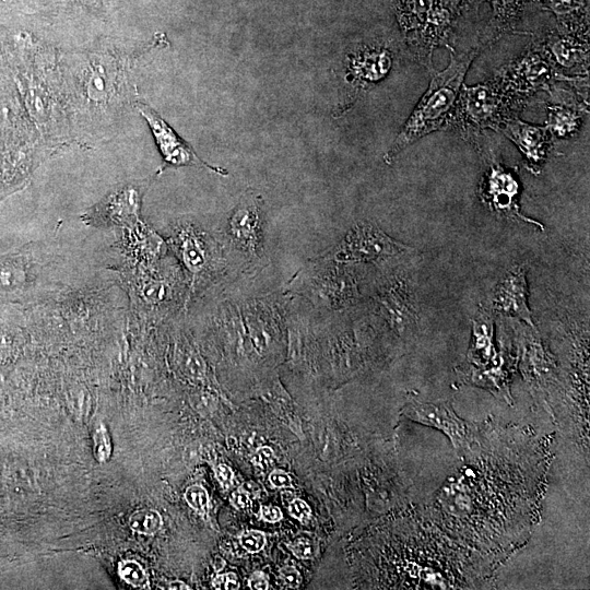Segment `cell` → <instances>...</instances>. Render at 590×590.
<instances>
[{"label": "cell", "instance_id": "6da1fadb", "mask_svg": "<svg viewBox=\"0 0 590 590\" xmlns=\"http://www.w3.org/2000/svg\"><path fill=\"white\" fill-rule=\"evenodd\" d=\"M477 54L479 49L465 54L451 50L449 64L446 69L434 73L425 94L385 154L384 160L387 164H391L402 151L417 140L448 127L465 74Z\"/></svg>", "mask_w": 590, "mask_h": 590}, {"label": "cell", "instance_id": "7a4b0ae2", "mask_svg": "<svg viewBox=\"0 0 590 590\" xmlns=\"http://www.w3.org/2000/svg\"><path fill=\"white\" fill-rule=\"evenodd\" d=\"M526 103L495 76L473 86L463 84L448 127L473 141L484 129L496 130L505 120L517 117Z\"/></svg>", "mask_w": 590, "mask_h": 590}, {"label": "cell", "instance_id": "3957f363", "mask_svg": "<svg viewBox=\"0 0 590 590\" xmlns=\"http://www.w3.org/2000/svg\"><path fill=\"white\" fill-rule=\"evenodd\" d=\"M511 94L528 101L542 90L548 91L555 82L571 81L576 76L563 75L553 63L540 39L532 42L527 49L494 75Z\"/></svg>", "mask_w": 590, "mask_h": 590}, {"label": "cell", "instance_id": "277c9868", "mask_svg": "<svg viewBox=\"0 0 590 590\" xmlns=\"http://www.w3.org/2000/svg\"><path fill=\"white\" fill-rule=\"evenodd\" d=\"M409 251L410 247L392 239L375 224L359 222L334 248L332 257L339 262H377Z\"/></svg>", "mask_w": 590, "mask_h": 590}, {"label": "cell", "instance_id": "5b68a950", "mask_svg": "<svg viewBox=\"0 0 590 590\" xmlns=\"http://www.w3.org/2000/svg\"><path fill=\"white\" fill-rule=\"evenodd\" d=\"M411 420L442 432L460 455H468L477 441L473 423L459 417L448 402H411L404 409Z\"/></svg>", "mask_w": 590, "mask_h": 590}, {"label": "cell", "instance_id": "8992f818", "mask_svg": "<svg viewBox=\"0 0 590 590\" xmlns=\"http://www.w3.org/2000/svg\"><path fill=\"white\" fill-rule=\"evenodd\" d=\"M479 194L482 202L496 214L543 229V225L539 222L521 214L518 204V180L510 170L495 160L487 163L480 181Z\"/></svg>", "mask_w": 590, "mask_h": 590}, {"label": "cell", "instance_id": "52a82bcc", "mask_svg": "<svg viewBox=\"0 0 590 590\" xmlns=\"http://www.w3.org/2000/svg\"><path fill=\"white\" fill-rule=\"evenodd\" d=\"M139 110L148 121L154 135L156 145L163 156L165 165L169 166H200L219 175H228L227 170L212 166L201 160L192 148L185 142L174 129L152 108L140 105Z\"/></svg>", "mask_w": 590, "mask_h": 590}, {"label": "cell", "instance_id": "ba28073f", "mask_svg": "<svg viewBox=\"0 0 590 590\" xmlns=\"http://www.w3.org/2000/svg\"><path fill=\"white\" fill-rule=\"evenodd\" d=\"M588 35L558 30L539 39L563 75L588 76Z\"/></svg>", "mask_w": 590, "mask_h": 590}, {"label": "cell", "instance_id": "9c48e42d", "mask_svg": "<svg viewBox=\"0 0 590 590\" xmlns=\"http://www.w3.org/2000/svg\"><path fill=\"white\" fill-rule=\"evenodd\" d=\"M496 131L515 143L532 173L540 172L552 150L554 138L546 126L532 125L514 117L505 120Z\"/></svg>", "mask_w": 590, "mask_h": 590}, {"label": "cell", "instance_id": "30bf717a", "mask_svg": "<svg viewBox=\"0 0 590 590\" xmlns=\"http://www.w3.org/2000/svg\"><path fill=\"white\" fill-rule=\"evenodd\" d=\"M527 267L514 264L497 283L492 298V308L497 314L515 316L531 328L534 322L527 302Z\"/></svg>", "mask_w": 590, "mask_h": 590}, {"label": "cell", "instance_id": "8fae6325", "mask_svg": "<svg viewBox=\"0 0 590 590\" xmlns=\"http://www.w3.org/2000/svg\"><path fill=\"white\" fill-rule=\"evenodd\" d=\"M548 91L556 102L546 108V128L553 137L569 138L575 135L581 126L588 102L577 101L566 90H562L564 95L559 94L555 84Z\"/></svg>", "mask_w": 590, "mask_h": 590}, {"label": "cell", "instance_id": "7c38bea8", "mask_svg": "<svg viewBox=\"0 0 590 590\" xmlns=\"http://www.w3.org/2000/svg\"><path fill=\"white\" fill-rule=\"evenodd\" d=\"M139 193L134 189H122L110 196L84 215V221L93 226H126L137 221Z\"/></svg>", "mask_w": 590, "mask_h": 590}, {"label": "cell", "instance_id": "4fadbf2b", "mask_svg": "<svg viewBox=\"0 0 590 590\" xmlns=\"http://www.w3.org/2000/svg\"><path fill=\"white\" fill-rule=\"evenodd\" d=\"M228 224L234 243L255 253L261 240V208L258 200L249 198L241 201L233 211Z\"/></svg>", "mask_w": 590, "mask_h": 590}, {"label": "cell", "instance_id": "5bb4252c", "mask_svg": "<svg viewBox=\"0 0 590 590\" xmlns=\"http://www.w3.org/2000/svg\"><path fill=\"white\" fill-rule=\"evenodd\" d=\"M392 55L387 47H365L351 59L350 74L355 85L366 88L381 81L390 71Z\"/></svg>", "mask_w": 590, "mask_h": 590}, {"label": "cell", "instance_id": "9a60e30c", "mask_svg": "<svg viewBox=\"0 0 590 590\" xmlns=\"http://www.w3.org/2000/svg\"><path fill=\"white\" fill-rule=\"evenodd\" d=\"M31 276V264L25 253L0 256V297L13 299L21 296Z\"/></svg>", "mask_w": 590, "mask_h": 590}, {"label": "cell", "instance_id": "2e32d148", "mask_svg": "<svg viewBox=\"0 0 590 590\" xmlns=\"http://www.w3.org/2000/svg\"><path fill=\"white\" fill-rule=\"evenodd\" d=\"M493 324V314L484 307H480L472 321V338L469 351L471 364L486 365L496 361L494 358Z\"/></svg>", "mask_w": 590, "mask_h": 590}, {"label": "cell", "instance_id": "e0dca14e", "mask_svg": "<svg viewBox=\"0 0 590 590\" xmlns=\"http://www.w3.org/2000/svg\"><path fill=\"white\" fill-rule=\"evenodd\" d=\"M562 32L589 34V0H541Z\"/></svg>", "mask_w": 590, "mask_h": 590}, {"label": "cell", "instance_id": "ac0fdd59", "mask_svg": "<svg viewBox=\"0 0 590 590\" xmlns=\"http://www.w3.org/2000/svg\"><path fill=\"white\" fill-rule=\"evenodd\" d=\"M379 303L390 323L403 328L414 323L415 311L413 309L406 287L397 282L379 294Z\"/></svg>", "mask_w": 590, "mask_h": 590}, {"label": "cell", "instance_id": "d6986e66", "mask_svg": "<svg viewBox=\"0 0 590 590\" xmlns=\"http://www.w3.org/2000/svg\"><path fill=\"white\" fill-rule=\"evenodd\" d=\"M436 0H396L399 23L410 43L425 25Z\"/></svg>", "mask_w": 590, "mask_h": 590}, {"label": "cell", "instance_id": "ffe728a7", "mask_svg": "<svg viewBox=\"0 0 590 590\" xmlns=\"http://www.w3.org/2000/svg\"><path fill=\"white\" fill-rule=\"evenodd\" d=\"M492 16L486 27V35L495 38L515 28L526 3L532 0H488Z\"/></svg>", "mask_w": 590, "mask_h": 590}, {"label": "cell", "instance_id": "44dd1931", "mask_svg": "<svg viewBox=\"0 0 590 590\" xmlns=\"http://www.w3.org/2000/svg\"><path fill=\"white\" fill-rule=\"evenodd\" d=\"M129 526L138 533L154 534L162 526V518L156 510L142 509L131 515Z\"/></svg>", "mask_w": 590, "mask_h": 590}, {"label": "cell", "instance_id": "7402d4cb", "mask_svg": "<svg viewBox=\"0 0 590 590\" xmlns=\"http://www.w3.org/2000/svg\"><path fill=\"white\" fill-rule=\"evenodd\" d=\"M180 252L186 266L192 272H198L204 263V252L200 241L194 237L186 236L180 245Z\"/></svg>", "mask_w": 590, "mask_h": 590}, {"label": "cell", "instance_id": "603a6c76", "mask_svg": "<svg viewBox=\"0 0 590 590\" xmlns=\"http://www.w3.org/2000/svg\"><path fill=\"white\" fill-rule=\"evenodd\" d=\"M120 576L123 580L137 588H146L149 580L144 569L133 560H126L120 564Z\"/></svg>", "mask_w": 590, "mask_h": 590}, {"label": "cell", "instance_id": "cb8c5ba5", "mask_svg": "<svg viewBox=\"0 0 590 590\" xmlns=\"http://www.w3.org/2000/svg\"><path fill=\"white\" fill-rule=\"evenodd\" d=\"M185 498L187 503L199 512H204L208 508L209 498L202 486H190L185 493Z\"/></svg>", "mask_w": 590, "mask_h": 590}, {"label": "cell", "instance_id": "d4e9b609", "mask_svg": "<svg viewBox=\"0 0 590 590\" xmlns=\"http://www.w3.org/2000/svg\"><path fill=\"white\" fill-rule=\"evenodd\" d=\"M95 457L99 462H105L110 455V441L103 426L97 428L94 435Z\"/></svg>", "mask_w": 590, "mask_h": 590}, {"label": "cell", "instance_id": "484cf974", "mask_svg": "<svg viewBox=\"0 0 590 590\" xmlns=\"http://www.w3.org/2000/svg\"><path fill=\"white\" fill-rule=\"evenodd\" d=\"M240 543L248 552L256 553L264 546L266 538L262 532L250 530L240 535Z\"/></svg>", "mask_w": 590, "mask_h": 590}, {"label": "cell", "instance_id": "4316f807", "mask_svg": "<svg viewBox=\"0 0 590 590\" xmlns=\"http://www.w3.org/2000/svg\"><path fill=\"white\" fill-rule=\"evenodd\" d=\"M292 552L299 558H310L314 555L312 544L306 538H300L290 545Z\"/></svg>", "mask_w": 590, "mask_h": 590}, {"label": "cell", "instance_id": "83f0119b", "mask_svg": "<svg viewBox=\"0 0 590 590\" xmlns=\"http://www.w3.org/2000/svg\"><path fill=\"white\" fill-rule=\"evenodd\" d=\"M215 589H238L237 577L233 573L216 576L212 581Z\"/></svg>", "mask_w": 590, "mask_h": 590}, {"label": "cell", "instance_id": "f1b7e54d", "mask_svg": "<svg viewBox=\"0 0 590 590\" xmlns=\"http://www.w3.org/2000/svg\"><path fill=\"white\" fill-rule=\"evenodd\" d=\"M281 578L291 588H296L302 581V577L297 569L293 566H285L280 570Z\"/></svg>", "mask_w": 590, "mask_h": 590}, {"label": "cell", "instance_id": "f546056e", "mask_svg": "<svg viewBox=\"0 0 590 590\" xmlns=\"http://www.w3.org/2000/svg\"><path fill=\"white\" fill-rule=\"evenodd\" d=\"M288 508H290L291 515L300 521L308 519L310 515V509L308 505L304 500H300V499H294L290 504Z\"/></svg>", "mask_w": 590, "mask_h": 590}, {"label": "cell", "instance_id": "4dcf8cb0", "mask_svg": "<svg viewBox=\"0 0 590 590\" xmlns=\"http://www.w3.org/2000/svg\"><path fill=\"white\" fill-rule=\"evenodd\" d=\"M272 460L273 451L268 447H262L258 449L255 453V457L252 458V461L263 469L270 467L272 464Z\"/></svg>", "mask_w": 590, "mask_h": 590}, {"label": "cell", "instance_id": "1f68e13d", "mask_svg": "<svg viewBox=\"0 0 590 590\" xmlns=\"http://www.w3.org/2000/svg\"><path fill=\"white\" fill-rule=\"evenodd\" d=\"M270 482L276 487H291L292 482L287 473L281 470L273 471L270 474Z\"/></svg>", "mask_w": 590, "mask_h": 590}, {"label": "cell", "instance_id": "d6a6232c", "mask_svg": "<svg viewBox=\"0 0 590 590\" xmlns=\"http://www.w3.org/2000/svg\"><path fill=\"white\" fill-rule=\"evenodd\" d=\"M232 503L238 508V509H246L250 506V498L246 492L243 489H239L232 494Z\"/></svg>", "mask_w": 590, "mask_h": 590}, {"label": "cell", "instance_id": "836d02e7", "mask_svg": "<svg viewBox=\"0 0 590 590\" xmlns=\"http://www.w3.org/2000/svg\"><path fill=\"white\" fill-rule=\"evenodd\" d=\"M260 512H261L262 519L269 522H275L282 518L281 510L276 507L262 506Z\"/></svg>", "mask_w": 590, "mask_h": 590}, {"label": "cell", "instance_id": "e575fe53", "mask_svg": "<svg viewBox=\"0 0 590 590\" xmlns=\"http://www.w3.org/2000/svg\"><path fill=\"white\" fill-rule=\"evenodd\" d=\"M215 474L220 483L223 485H228L233 479V472L231 468L224 464H220L216 468Z\"/></svg>", "mask_w": 590, "mask_h": 590}, {"label": "cell", "instance_id": "d590c367", "mask_svg": "<svg viewBox=\"0 0 590 590\" xmlns=\"http://www.w3.org/2000/svg\"><path fill=\"white\" fill-rule=\"evenodd\" d=\"M249 587L256 590L268 589V582L264 578V575L260 571L252 574L249 579Z\"/></svg>", "mask_w": 590, "mask_h": 590}, {"label": "cell", "instance_id": "8d00e7d4", "mask_svg": "<svg viewBox=\"0 0 590 590\" xmlns=\"http://www.w3.org/2000/svg\"><path fill=\"white\" fill-rule=\"evenodd\" d=\"M247 494L256 495L259 492V487L253 482L245 483L241 488Z\"/></svg>", "mask_w": 590, "mask_h": 590}, {"label": "cell", "instance_id": "74e56055", "mask_svg": "<svg viewBox=\"0 0 590 590\" xmlns=\"http://www.w3.org/2000/svg\"><path fill=\"white\" fill-rule=\"evenodd\" d=\"M169 588L170 589H189L188 586H186L184 582L178 581V580L170 582Z\"/></svg>", "mask_w": 590, "mask_h": 590}, {"label": "cell", "instance_id": "f35d334b", "mask_svg": "<svg viewBox=\"0 0 590 590\" xmlns=\"http://www.w3.org/2000/svg\"><path fill=\"white\" fill-rule=\"evenodd\" d=\"M482 1H484V0H463L462 5L463 4H467V5L477 4L479 2H482Z\"/></svg>", "mask_w": 590, "mask_h": 590}]
</instances>
